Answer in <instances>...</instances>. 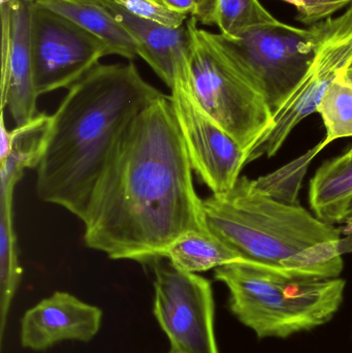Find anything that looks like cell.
<instances>
[{
  "label": "cell",
  "instance_id": "4dcf8cb0",
  "mask_svg": "<svg viewBox=\"0 0 352 353\" xmlns=\"http://www.w3.org/2000/svg\"><path fill=\"white\" fill-rule=\"evenodd\" d=\"M169 353H172V352H169Z\"/></svg>",
  "mask_w": 352,
  "mask_h": 353
},
{
  "label": "cell",
  "instance_id": "44dd1931",
  "mask_svg": "<svg viewBox=\"0 0 352 353\" xmlns=\"http://www.w3.org/2000/svg\"><path fill=\"white\" fill-rule=\"evenodd\" d=\"M275 21L260 0H217L214 25L225 37H237L251 27Z\"/></svg>",
  "mask_w": 352,
  "mask_h": 353
},
{
  "label": "cell",
  "instance_id": "d4e9b609",
  "mask_svg": "<svg viewBox=\"0 0 352 353\" xmlns=\"http://www.w3.org/2000/svg\"><path fill=\"white\" fill-rule=\"evenodd\" d=\"M196 17L198 23L204 25H214L215 8L217 0H196Z\"/></svg>",
  "mask_w": 352,
  "mask_h": 353
},
{
  "label": "cell",
  "instance_id": "484cf974",
  "mask_svg": "<svg viewBox=\"0 0 352 353\" xmlns=\"http://www.w3.org/2000/svg\"><path fill=\"white\" fill-rule=\"evenodd\" d=\"M165 8L179 14H191L196 10V0H159Z\"/></svg>",
  "mask_w": 352,
  "mask_h": 353
},
{
  "label": "cell",
  "instance_id": "f1b7e54d",
  "mask_svg": "<svg viewBox=\"0 0 352 353\" xmlns=\"http://www.w3.org/2000/svg\"><path fill=\"white\" fill-rule=\"evenodd\" d=\"M349 217H352V203L351 205V209H349V216H347V218H349ZM347 218H346V219H347Z\"/></svg>",
  "mask_w": 352,
  "mask_h": 353
},
{
  "label": "cell",
  "instance_id": "d6a6232c",
  "mask_svg": "<svg viewBox=\"0 0 352 353\" xmlns=\"http://www.w3.org/2000/svg\"><path fill=\"white\" fill-rule=\"evenodd\" d=\"M158 1H159V0H158Z\"/></svg>",
  "mask_w": 352,
  "mask_h": 353
},
{
  "label": "cell",
  "instance_id": "4316f807",
  "mask_svg": "<svg viewBox=\"0 0 352 353\" xmlns=\"http://www.w3.org/2000/svg\"><path fill=\"white\" fill-rule=\"evenodd\" d=\"M345 76H346V78L349 79L351 82H352V62L351 64H349V66L346 68V70H345Z\"/></svg>",
  "mask_w": 352,
  "mask_h": 353
},
{
  "label": "cell",
  "instance_id": "cb8c5ba5",
  "mask_svg": "<svg viewBox=\"0 0 352 353\" xmlns=\"http://www.w3.org/2000/svg\"><path fill=\"white\" fill-rule=\"evenodd\" d=\"M295 6L298 20L305 24L313 25L327 19L339 10L352 6V0H282Z\"/></svg>",
  "mask_w": 352,
  "mask_h": 353
},
{
  "label": "cell",
  "instance_id": "ba28073f",
  "mask_svg": "<svg viewBox=\"0 0 352 353\" xmlns=\"http://www.w3.org/2000/svg\"><path fill=\"white\" fill-rule=\"evenodd\" d=\"M153 313L174 353H219L214 331L212 285L180 271L167 259L152 261Z\"/></svg>",
  "mask_w": 352,
  "mask_h": 353
},
{
  "label": "cell",
  "instance_id": "603a6c76",
  "mask_svg": "<svg viewBox=\"0 0 352 353\" xmlns=\"http://www.w3.org/2000/svg\"><path fill=\"white\" fill-rule=\"evenodd\" d=\"M138 18L146 19L172 28L185 24L188 14H179L165 8L158 0H107Z\"/></svg>",
  "mask_w": 352,
  "mask_h": 353
},
{
  "label": "cell",
  "instance_id": "8fae6325",
  "mask_svg": "<svg viewBox=\"0 0 352 353\" xmlns=\"http://www.w3.org/2000/svg\"><path fill=\"white\" fill-rule=\"evenodd\" d=\"M34 0L1 2V110L8 108L14 126L37 115L31 58V12Z\"/></svg>",
  "mask_w": 352,
  "mask_h": 353
},
{
  "label": "cell",
  "instance_id": "4fadbf2b",
  "mask_svg": "<svg viewBox=\"0 0 352 353\" xmlns=\"http://www.w3.org/2000/svg\"><path fill=\"white\" fill-rule=\"evenodd\" d=\"M101 1L134 37L138 45V56L171 89L178 60L188 47L186 26L172 28L134 16L107 0Z\"/></svg>",
  "mask_w": 352,
  "mask_h": 353
},
{
  "label": "cell",
  "instance_id": "9c48e42d",
  "mask_svg": "<svg viewBox=\"0 0 352 353\" xmlns=\"http://www.w3.org/2000/svg\"><path fill=\"white\" fill-rule=\"evenodd\" d=\"M186 53L187 50L176 65L169 101L194 173L212 194H223L239 180L246 165V153L194 99L186 74Z\"/></svg>",
  "mask_w": 352,
  "mask_h": 353
},
{
  "label": "cell",
  "instance_id": "83f0119b",
  "mask_svg": "<svg viewBox=\"0 0 352 353\" xmlns=\"http://www.w3.org/2000/svg\"><path fill=\"white\" fill-rule=\"evenodd\" d=\"M345 222H346L347 230L352 234V217L347 218Z\"/></svg>",
  "mask_w": 352,
  "mask_h": 353
},
{
  "label": "cell",
  "instance_id": "5bb4252c",
  "mask_svg": "<svg viewBox=\"0 0 352 353\" xmlns=\"http://www.w3.org/2000/svg\"><path fill=\"white\" fill-rule=\"evenodd\" d=\"M52 115L37 114L32 120L8 130L1 110L0 123V199H14V188L25 170L37 169L49 141Z\"/></svg>",
  "mask_w": 352,
  "mask_h": 353
},
{
  "label": "cell",
  "instance_id": "52a82bcc",
  "mask_svg": "<svg viewBox=\"0 0 352 353\" xmlns=\"http://www.w3.org/2000/svg\"><path fill=\"white\" fill-rule=\"evenodd\" d=\"M315 58L299 84L273 115L272 123L258 139L246 163L277 154L291 132L306 117L318 113L327 91L352 62V6L343 14L322 21Z\"/></svg>",
  "mask_w": 352,
  "mask_h": 353
},
{
  "label": "cell",
  "instance_id": "5b68a950",
  "mask_svg": "<svg viewBox=\"0 0 352 353\" xmlns=\"http://www.w3.org/2000/svg\"><path fill=\"white\" fill-rule=\"evenodd\" d=\"M185 26L186 74L192 94L202 109L237 141L247 157L272 123L270 107L219 43L216 33L200 28L194 16L186 21Z\"/></svg>",
  "mask_w": 352,
  "mask_h": 353
},
{
  "label": "cell",
  "instance_id": "7a4b0ae2",
  "mask_svg": "<svg viewBox=\"0 0 352 353\" xmlns=\"http://www.w3.org/2000/svg\"><path fill=\"white\" fill-rule=\"evenodd\" d=\"M52 115L37 169V194L82 220L91 193L130 122L163 94L136 64H97L68 89Z\"/></svg>",
  "mask_w": 352,
  "mask_h": 353
},
{
  "label": "cell",
  "instance_id": "ffe728a7",
  "mask_svg": "<svg viewBox=\"0 0 352 353\" xmlns=\"http://www.w3.org/2000/svg\"><path fill=\"white\" fill-rule=\"evenodd\" d=\"M342 240L313 245L282 263V270L310 277L338 278L343 270Z\"/></svg>",
  "mask_w": 352,
  "mask_h": 353
},
{
  "label": "cell",
  "instance_id": "d6986e66",
  "mask_svg": "<svg viewBox=\"0 0 352 353\" xmlns=\"http://www.w3.org/2000/svg\"><path fill=\"white\" fill-rule=\"evenodd\" d=\"M318 113L326 126L327 144L352 137V82L341 72L322 99Z\"/></svg>",
  "mask_w": 352,
  "mask_h": 353
},
{
  "label": "cell",
  "instance_id": "7c38bea8",
  "mask_svg": "<svg viewBox=\"0 0 352 353\" xmlns=\"http://www.w3.org/2000/svg\"><path fill=\"white\" fill-rule=\"evenodd\" d=\"M103 310L74 294L55 292L25 312L21 319L23 347L45 352L64 341L90 342L101 331Z\"/></svg>",
  "mask_w": 352,
  "mask_h": 353
},
{
  "label": "cell",
  "instance_id": "f546056e",
  "mask_svg": "<svg viewBox=\"0 0 352 353\" xmlns=\"http://www.w3.org/2000/svg\"><path fill=\"white\" fill-rule=\"evenodd\" d=\"M2 1H8V0H1V2ZM34 1H37V0H34Z\"/></svg>",
  "mask_w": 352,
  "mask_h": 353
},
{
  "label": "cell",
  "instance_id": "3957f363",
  "mask_svg": "<svg viewBox=\"0 0 352 353\" xmlns=\"http://www.w3.org/2000/svg\"><path fill=\"white\" fill-rule=\"evenodd\" d=\"M207 230L241 261L282 270L297 253L328 241L340 230L310 213L299 203L279 201L256 180L240 176L233 189L203 199Z\"/></svg>",
  "mask_w": 352,
  "mask_h": 353
},
{
  "label": "cell",
  "instance_id": "8992f818",
  "mask_svg": "<svg viewBox=\"0 0 352 353\" xmlns=\"http://www.w3.org/2000/svg\"><path fill=\"white\" fill-rule=\"evenodd\" d=\"M322 31V22L299 28L277 20L251 27L237 37L221 33L216 37L274 115L309 70Z\"/></svg>",
  "mask_w": 352,
  "mask_h": 353
},
{
  "label": "cell",
  "instance_id": "9a60e30c",
  "mask_svg": "<svg viewBox=\"0 0 352 353\" xmlns=\"http://www.w3.org/2000/svg\"><path fill=\"white\" fill-rule=\"evenodd\" d=\"M37 3L76 23L107 46L110 55L132 60L138 45L127 29L101 0H37Z\"/></svg>",
  "mask_w": 352,
  "mask_h": 353
},
{
  "label": "cell",
  "instance_id": "2e32d148",
  "mask_svg": "<svg viewBox=\"0 0 352 353\" xmlns=\"http://www.w3.org/2000/svg\"><path fill=\"white\" fill-rule=\"evenodd\" d=\"M309 203L314 215L327 223L346 220L352 203V147L318 169L310 182Z\"/></svg>",
  "mask_w": 352,
  "mask_h": 353
},
{
  "label": "cell",
  "instance_id": "7402d4cb",
  "mask_svg": "<svg viewBox=\"0 0 352 353\" xmlns=\"http://www.w3.org/2000/svg\"><path fill=\"white\" fill-rule=\"evenodd\" d=\"M328 146L322 140L318 146L308 151L304 157L291 163V165L274 172L271 175L262 176L256 180V185L265 192L279 201L287 203H299L298 193L301 187L302 180L307 171L308 165L312 159Z\"/></svg>",
  "mask_w": 352,
  "mask_h": 353
},
{
  "label": "cell",
  "instance_id": "6da1fadb",
  "mask_svg": "<svg viewBox=\"0 0 352 353\" xmlns=\"http://www.w3.org/2000/svg\"><path fill=\"white\" fill-rule=\"evenodd\" d=\"M81 221L88 248L148 263L186 232L207 230L169 97L153 101L124 130Z\"/></svg>",
  "mask_w": 352,
  "mask_h": 353
},
{
  "label": "cell",
  "instance_id": "30bf717a",
  "mask_svg": "<svg viewBox=\"0 0 352 353\" xmlns=\"http://www.w3.org/2000/svg\"><path fill=\"white\" fill-rule=\"evenodd\" d=\"M107 55L109 49L101 39L33 1L31 58L37 97L70 89Z\"/></svg>",
  "mask_w": 352,
  "mask_h": 353
},
{
  "label": "cell",
  "instance_id": "e0dca14e",
  "mask_svg": "<svg viewBox=\"0 0 352 353\" xmlns=\"http://www.w3.org/2000/svg\"><path fill=\"white\" fill-rule=\"evenodd\" d=\"M163 259L176 269L192 274L216 270L227 263L241 261L208 230L186 232L165 251Z\"/></svg>",
  "mask_w": 352,
  "mask_h": 353
},
{
  "label": "cell",
  "instance_id": "277c9868",
  "mask_svg": "<svg viewBox=\"0 0 352 353\" xmlns=\"http://www.w3.org/2000/svg\"><path fill=\"white\" fill-rule=\"evenodd\" d=\"M229 292V309L260 338H285L333 319L344 296L341 278L299 275L245 261L215 270Z\"/></svg>",
  "mask_w": 352,
  "mask_h": 353
},
{
  "label": "cell",
  "instance_id": "1f68e13d",
  "mask_svg": "<svg viewBox=\"0 0 352 353\" xmlns=\"http://www.w3.org/2000/svg\"><path fill=\"white\" fill-rule=\"evenodd\" d=\"M172 353H174V352H172Z\"/></svg>",
  "mask_w": 352,
  "mask_h": 353
},
{
  "label": "cell",
  "instance_id": "ac0fdd59",
  "mask_svg": "<svg viewBox=\"0 0 352 353\" xmlns=\"http://www.w3.org/2000/svg\"><path fill=\"white\" fill-rule=\"evenodd\" d=\"M12 201H0V340L22 278L14 226Z\"/></svg>",
  "mask_w": 352,
  "mask_h": 353
}]
</instances>
